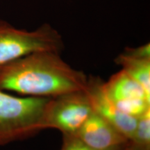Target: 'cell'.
Instances as JSON below:
<instances>
[{
    "label": "cell",
    "instance_id": "obj_1",
    "mask_svg": "<svg viewBox=\"0 0 150 150\" xmlns=\"http://www.w3.org/2000/svg\"><path fill=\"white\" fill-rule=\"evenodd\" d=\"M88 76L54 51L33 52L0 65V90L24 97H54L85 91Z\"/></svg>",
    "mask_w": 150,
    "mask_h": 150
},
{
    "label": "cell",
    "instance_id": "obj_2",
    "mask_svg": "<svg viewBox=\"0 0 150 150\" xmlns=\"http://www.w3.org/2000/svg\"><path fill=\"white\" fill-rule=\"evenodd\" d=\"M50 98L15 97L0 90V146L27 139L42 131Z\"/></svg>",
    "mask_w": 150,
    "mask_h": 150
},
{
    "label": "cell",
    "instance_id": "obj_3",
    "mask_svg": "<svg viewBox=\"0 0 150 150\" xmlns=\"http://www.w3.org/2000/svg\"><path fill=\"white\" fill-rule=\"evenodd\" d=\"M63 38L51 24L44 23L33 31L20 29L0 20V65L33 52L61 53Z\"/></svg>",
    "mask_w": 150,
    "mask_h": 150
},
{
    "label": "cell",
    "instance_id": "obj_4",
    "mask_svg": "<svg viewBox=\"0 0 150 150\" xmlns=\"http://www.w3.org/2000/svg\"><path fill=\"white\" fill-rule=\"evenodd\" d=\"M93 111L85 91L51 97L43 116V130L55 129L63 135L74 136Z\"/></svg>",
    "mask_w": 150,
    "mask_h": 150
},
{
    "label": "cell",
    "instance_id": "obj_5",
    "mask_svg": "<svg viewBox=\"0 0 150 150\" xmlns=\"http://www.w3.org/2000/svg\"><path fill=\"white\" fill-rule=\"evenodd\" d=\"M104 91L124 113L137 118L150 108V96L122 69L104 82Z\"/></svg>",
    "mask_w": 150,
    "mask_h": 150
},
{
    "label": "cell",
    "instance_id": "obj_6",
    "mask_svg": "<svg viewBox=\"0 0 150 150\" xmlns=\"http://www.w3.org/2000/svg\"><path fill=\"white\" fill-rule=\"evenodd\" d=\"M104 82L99 76L88 77L85 91L93 110L111 123L131 141L136 127L137 118L124 113L117 107L105 92Z\"/></svg>",
    "mask_w": 150,
    "mask_h": 150
},
{
    "label": "cell",
    "instance_id": "obj_7",
    "mask_svg": "<svg viewBox=\"0 0 150 150\" xmlns=\"http://www.w3.org/2000/svg\"><path fill=\"white\" fill-rule=\"evenodd\" d=\"M74 136L96 149L125 145L130 142L115 126L94 111Z\"/></svg>",
    "mask_w": 150,
    "mask_h": 150
},
{
    "label": "cell",
    "instance_id": "obj_8",
    "mask_svg": "<svg viewBox=\"0 0 150 150\" xmlns=\"http://www.w3.org/2000/svg\"><path fill=\"white\" fill-rule=\"evenodd\" d=\"M115 62L150 96V59H135L120 53L115 58Z\"/></svg>",
    "mask_w": 150,
    "mask_h": 150
},
{
    "label": "cell",
    "instance_id": "obj_9",
    "mask_svg": "<svg viewBox=\"0 0 150 150\" xmlns=\"http://www.w3.org/2000/svg\"><path fill=\"white\" fill-rule=\"evenodd\" d=\"M131 142L150 147V108L137 117L136 127Z\"/></svg>",
    "mask_w": 150,
    "mask_h": 150
},
{
    "label": "cell",
    "instance_id": "obj_10",
    "mask_svg": "<svg viewBox=\"0 0 150 150\" xmlns=\"http://www.w3.org/2000/svg\"><path fill=\"white\" fill-rule=\"evenodd\" d=\"M128 144L106 149H96L86 145L76 136H70V135H63V143H62L60 150H124Z\"/></svg>",
    "mask_w": 150,
    "mask_h": 150
},
{
    "label": "cell",
    "instance_id": "obj_11",
    "mask_svg": "<svg viewBox=\"0 0 150 150\" xmlns=\"http://www.w3.org/2000/svg\"><path fill=\"white\" fill-rule=\"evenodd\" d=\"M122 54L135 59H150V44L147 42L137 47H127Z\"/></svg>",
    "mask_w": 150,
    "mask_h": 150
},
{
    "label": "cell",
    "instance_id": "obj_12",
    "mask_svg": "<svg viewBox=\"0 0 150 150\" xmlns=\"http://www.w3.org/2000/svg\"><path fill=\"white\" fill-rule=\"evenodd\" d=\"M124 150H150V147L137 145L130 141Z\"/></svg>",
    "mask_w": 150,
    "mask_h": 150
}]
</instances>
